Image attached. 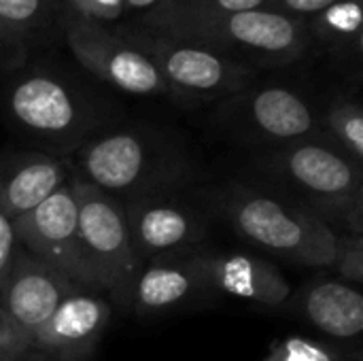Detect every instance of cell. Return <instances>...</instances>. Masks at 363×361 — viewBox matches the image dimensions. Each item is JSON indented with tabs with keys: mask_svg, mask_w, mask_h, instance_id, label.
I'll return each instance as SVG.
<instances>
[{
	"mask_svg": "<svg viewBox=\"0 0 363 361\" xmlns=\"http://www.w3.org/2000/svg\"><path fill=\"white\" fill-rule=\"evenodd\" d=\"M266 0H164V4L134 21V23H157L168 19H185V17H217V15H230L240 11H253L264 9Z\"/></svg>",
	"mask_w": 363,
	"mask_h": 361,
	"instance_id": "cell-21",
	"label": "cell"
},
{
	"mask_svg": "<svg viewBox=\"0 0 363 361\" xmlns=\"http://www.w3.org/2000/svg\"><path fill=\"white\" fill-rule=\"evenodd\" d=\"M362 351H349L328 340H315L306 336H287L274 340L264 361H351V357Z\"/></svg>",
	"mask_w": 363,
	"mask_h": 361,
	"instance_id": "cell-22",
	"label": "cell"
},
{
	"mask_svg": "<svg viewBox=\"0 0 363 361\" xmlns=\"http://www.w3.org/2000/svg\"><path fill=\"white\" fill-rule=\"evenodd\" d=\"M194 257L219 298L251 302L259 309L283 311L294 294L291 283L272 260L251 249H221L202 245Z\"/></svg>",
	"mask_w": 363,
	"mask_h": 361,
	"instance_id": "cell-13",
	"label": "cell"
},
{
	"mask_svg": "<svg viewBox=\"0 0 363 361\" xmlns=\"http://www.w3.org/2000/svg\"><path fill=\"white\" fill-rule=\"evenodd\" d=\"M291 315H298L308 326L325 336L328 343L338 347H359L363 332L362 289L349 285L336 277L306 279L283 306Z\"/></svg>",
	"mask_w": 363,
	"mask_h": 361,
	"instance_id": "cell-16",
	"label": "cell"
},
{
	"mask_svg": "<svg viewBox=\"0 0 363 361\" xmlns=\"http://www.w3.org/2000/svg\"><path fill=\"white\" fill-rule=\"evenodd\" d=\"M336 279L362 287L363 283V234H338L336 260L330 270Z\"/></svg>",
	"mask_w": 363,
	"mask_h": 361,
	"instance_id": "cell-23",
	"label": "cell"
},
{
	"mask_svg": "<svg viewBox=\"0 0 363 361\" xmlns=\"http://www.w3.org/2000/svg\"><path fill=\"white\" fill-rule=\"evenodd\" d=\"M64 45L74 62L102 85L132 96L168 98L177 102L160 68L140 49L125 26L108 28L68 13Z\"/></svg>",
	"mask_w": 363,
	"mask_h": 361,
	"instance_id": "cell-9",
	"label": "cell"
},
{
	"mask_svg": "<svg viewBox=\"0 0 363 361\" xmlns=\"http://www.w3.org/2000/svg\"><path fill=\"white\" fill-rule=\"evenodd\" d=\"M17 251H19V245H17V238H15L13 221L0 211V285L4 281Z\"/></svg>",
	"mask_w": 363,
	"mask_h": 361,
	"instance_id": "cell-28",
	"label": "cell"
},
{
	"mask_svg": "<svg viewBox=\"0 0 363 361\" xmlns=\"http://www.w3.org/2000/svg\"><path fill=\"white\" fill-rule=\"evenodd\" d=\"M106 294L79 287L68 294L30 340V351L51 361H91L113 317Z\"/></svg>",
	"mask_w": 363,
	"mask_h": 361,
	"instance_id": "cell-14",
	"label": "cell"
},
{
	"mask_svg": "<svg viewBox=\"0 0 363 361\" xmlns=\"http://www.w3.org/2000/svg\"><path fill=\"white\" fill-rule=\"evenodd\" d=\"M221 298L206 283L194 251L145 262L115 309L138 317L204 311Z\"/></svg>",
	"mask_w": 363,
	"mask_h": 361,
	"instance_id": "cell-12",
	"label": "cell"
},
{
	"mask_svg": "<svg viewBox=\"0 0 363 361\" xmlns=\"http://www.w3.org/2000/svg\"><path fill=\"white\" fill-rule=\"evenodd\" d=\"M123 4H125L128 15H134L136 21H138V19L155 13L164 4V0H123Z\"/></svg>",
	"mask_w": 363,
	"mask_h": 361,
	"instance_id": "cell-29",
	"label": "cell"
},
{
	"mask_svg": "<svg viewBox=\"0 0 363 361\" xmlns=\"http://www.w3.org/2000/svg\"><path fill=\"white\" fill-rule=\"evenodd\" d=\"M351 361H362V351H357V353L351 357Z\"/></svg>",
	"mask_w": 363,
	"mask_h": 361,
	"instance_id": "cell-31",
	"label": "cell"
},
{
	"mask_svg": "<svg viewBox=\"0 0 363 361\" xmlns=\"http://www.w3.org/2000/svg\"><path fill=\"white\" fill-rule=\"evenodd\" d=\"M0 361H51L47 360V357H43V355H38V353H34V351H23V353H17V355H11V357H2Z\"/></svg>",
	"mask_w": 363,
	"mask_h": 361,
	"instance_id": "cell-30",
	"label": "cell"
},
{
	"mask_svg": "<svg viewBox=\"0 0 363 361\" xmlns=\"http://www.w3.org/2000/svg\"><path fill=\"white\" fill-rule=\"evenodd\" d=\"M338 2H342V0H266L264 9H270V11H277V13L308 21L311 17L319 15L321 11H325V9H330V6H334Z\"/></svg>",
	"mask_w": 363,
	"mask_h": 361,
	"instance_id": "cell-26",
	"label": "cell"
},
{
	"mask_svg": "<svg viewBox=\"0 0 363 361\" xmlns=\"http://www.w3.org/2000/svg\"><path fill=\"white\" fill-rule=\"evenodd\" d=\"M321 98L323 91L302 81L262 79L259 72L247 87L217 102L211 121L225 140L249 151L321 138Z\"/></svg>",
	"mask_w": 363,
	"mask_h": 361,
	"instance_id": "cell-5",
	"label": "cell"
},
{
	"mask_svg": "<svg viewBox=\"0 0 363 361\" xmlns=\"http://www.w3.org/2000/svg\"><path fill=\"white\" fill-rule=\"evenodd\" d=\"M89 72L64 60L30 55L0 81V111L30 149L72 157L91 136L117 123V104Z\"/></svg>",
	"mask_w": 363,
	"mask_h": 361,
	"instance_id": "cell-1",
	"label": "cell"
},
{
	"mask_svg": "<svg viewBox=\"0 0 363 361\" xmlns=\"http://www.w3.org/2000/svg\"><path fill=\"white\" fill-rule=\"evenodd\" d=\"M70 172V157L38 149L0 153V211L15 221L57 191Z\"/></svg>",
	"mask_w": 363,
	"mask_h": 361,
	"instance_id": "cell-17",
	"label": "cell"
},
{
	"mask_svg": "<svg viewBox=\"0 0 363 361\" xmlns=\"http://www.w3.org/2000/svg\"><path fill=\"white\" fill-rule=\"evenodd\" d=\"M217 223L230 228L247 249L313 270H332L338 232L306 209L242 177L206 185Z\"/></svg>",
	"mask_w": 363,
	"mask_h": 361,
	"instance_id": "cell-4",
	"label": "cell"
},
{
	"mask_svg": "<svg viewBox=\"0 0 363 361\" xmlns=\"http://www.w3.org/2000/svg\"><path fill=\"white\" fill-rule=\"evenodd\" d=\"M30 55V49L0 23V81L23 66Z\"/></svg>",
	"mask_w": 363,
	"mask_h": 361,
	"instance_id": "cell-25",
	"label": "cell"
},
{
	"mask_svg": "<svg viewBox=\"0 0 363 361\" xmlns=\"http://www.w3.org/2000/svg\"><path fill=\"white\" fill-rule=\"evenodd\" d=\"M70 185L77 194L79 240L85 266L94 287L106 294L115 309V302L143 268L130 243L123 204L77 172H70Z\"/></svg>",
	"mask_w": 363,
	"mask_h": 361,
	"instance_id": "cell-10",
	"label": "cell"
},
{
	"mask_svg": "<svg viewBox=\"0 0 363 361\" xmlns=\"http://www.w3.org/2000/svg\"><path fill=\"white\" fill-rule=\"evenodd\" d=\"M79 287L70 277L19 247L0 285V309L30 343L57 304Z\"/></svg>",
	"mask_w": 363,
	"mask_h": 361,
	"instance_id": "cell-15",
	"label": "cell"
},
{
	"mask_svg": "<svg viewBox=\"0 0 363 361\" xmlns=\"http://www.w3.org/2000/svg\"><path fill=\"white\" fill-rule=\"evenodd\" d=\"M70 166L81 179L121 202L202 185L206 179L187 138L153 123H113L104 128L70 157Z\"/></svg>",
	"mask_w": 363,
	"mask_h": 361,
	"instance_id": "cell-2",
	"label": "cell"
},
{
	"mask_svg": "<svg viewBox=\"0 0 363 361\" xmlns=\"http://www.w3.org/2000/svg\"><path fill=\"white\" fill-rule=\"evenodd\" d=\"M123 26L140 49L155 62L174 94L177 104H217L247 87L259 74L204 40L153 26Z\"/></svg>",
	"mask_w": 363,
	"mask_h": 361,
	"instance_id": "cell-7",
	"label": "cell"
},
{
	"mask_svg": "<svg viewBox=\"0 0 363 361\" xmlns=\"http://www.w3.org/2000/svg\"><path fill=\"white\" fill-rule=\"evenodd\" d=\"M28 349H30L28 338L9 321V317L0 309V360L17 355V353H23Z\"/></svg>",
	"mask_w": 363,
	"mask_h": 361,
	"instance_id": "cell-27",
	"label": "cell"
},
{
	"mask_svg": "<svg viewBox=\"0 0 363 361\" xmlns=\"http://www.w3.org/2000/svg\"><path fill=\"white\" fill-rule=\"evenodd\" d=\"M121 204L130 243L140 264L191 253L208 243L217 226L206 183L138 196Z\"/></svg>",
	"mask_w": 363,
	"mask_h": 361,
	"instance_id": "cell-8",
	"label": "cell"
},
{
	"mask_svg": "<svg viewBox=\"0 0 363 361\" xmlns=\"http://www.w3.org/2000/svg\"><path fill=\"white\" fill-rule=\"evenodd\" d=\"M66 0H0V23L11 30L34 55L57 38L64 40L68 19Z\"/></svg>",
	"mask_w": 363,
	"mask_h": 361,
	"instance_id": "cell-19",
	"label": "cell"
},
{
	"mask_svg": "<svg viewBox=\"0 0 363 361\" xmlns=\"http://www.w3.org/2000/svg\"><path fill=\"white\" fill-rule=\"evenodd\" d=\"M313 53H319L340 74L342 83L359 87L363 66L362 0H342L308 19Z\"/></svg>",
	"mask_w": 363,
	"mask_h": 361,
	"instance_id": "cell-18",
	"label": "cell"
},
{
	"mask_svg": "<svg viewBox=\"0 0 363 361\" xmlns=\"http://www.w3.org/2000/svg\"><path fill=\"white\" fill-rule=\"evenodd\" d=\"M242 179L306 209L338 234H363V166L323 138L253 149Z\"/></svg>",
	"mask_w": 363,
	"mask_h": 361,
	"instance_id": "cell-3",
	"label": "cell"
},
{
	"mask_svg": "<svg viewBox=\"0 0 363 361\" xmlns=\"http://www.w3.org/2000/svg\"><path fill=\"white\" fill-rule=\"evenodd\" d=\"M140 26H153L204 40L255 72L283 70L313 53L308 21L270 9H253L217 17L168 19Z\"/></svg>",
	"mask_w": 363,
	"mask_h": 361,
	"instance_id": "cell-6",
	"label": "cell"
},
{
	"mask_svg": "<svg viewBox=\"0 0 363 361\" xmlns=\"http://www.w3.org/2000/svg\"><path fill=\"white\" fill-rule=\"evenodd\" d=\"M13 230L23 251L70 277L81 287L96 289L81 251L77 194L70 185V177L47 200L17 217Z\"/></svg>",
	"mask_w": 363,
	"mask_h": 361,
	"instance_id": "cell-11",
	"label": "cell"
},
{
	"mask_svg": "<svg viewBox=\"0 0 363 361\" xmlns=\"http://www.w3.org/2000/svg\"><path fill=\"white\" fill-rule=\"evenodd\" d=\"M319 130L323 140L363 166V106L359 87L342 83L323 91Z\"/></svg>",
	"mask_w": 363,
	"mask_h": 361,
	"instance_id": "cell-20",
	"label": "cell"
},
{
	"mask_svg": "<svg viewBox=\"0 0 363 361\" xmlns=\"http://www.w3.org/2000/svg\"><path fill=\"white\" fill-rule=\"evenodd\" d=\"M66 4L70 13L108 28H113V23L121 17H128L123 0H66Z\"/></svg>",
	"mask_w": 363,
	"mask_h": 361,
	"instance_id": "cell-24",
	"label": "cell"
}]
</instances>
